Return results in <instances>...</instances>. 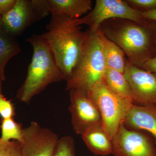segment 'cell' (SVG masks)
Returning a JSON list of instances; mask_svg holds the SVG:
<instances>
[{"instance_id": "cell-10", "label": "cell", "mask_w": 156, "mask_h": 156, "mask_svg": "<svg viewBox=\"0 0 156 156\" xmlns=\"http://www.w3.org/2000/svg\"><path fill=\"white\" fill-rule=\"evenodd\" d=\"M70 91L72 124L76 133L82 135L90 127L101 123L97 107L88 95L72 90Z\"/></svg>"}, {"instance_id": "cell-11", "label": "cell", "mask_w": 156, "mask_h": 156, "mask_svg": "<svg viewBox=\"0 0 156 156\" xmlns=\"http://www.w3.org/2000/svg\"><path fill=\"white\" fill-rule=\"evenodd\" d=\"M41 19L32 0H17L14 8L2 16L3 30L14 37Z\"/></svg>"}, {"instance_id": "cell-8", "label": "cell", "mask_w": 156, "mask_h": 156, "mask_svg": "<svg viewBox=\"0 0 156 156\" xmlns=\"http://www.w3.org/2000/svg\"><path fill=\"white\" fill-rule=\"evenodd\" d=\"M59 139L50 129L32 122L23 129L21 156H52Z\"/></svg>"}, {"instance_id": "cell-29", "label": "cell", "mask_w": 156, "mask_h": 156, "mask_svg": "<svg viewBox=\"0 0 156 156\" xmlns=\"http://www.w3.org/2000/svg\"><path fill=\"white\" fill-rule=\"evenodd\" d=\"M52 156H57V154L56 153V151H55V154H54Z\"/></svg>"}, {"instance_id": "cell-9", "label": "cell", "mask_w": 156, "mask_h": 156, "mask_svg": "<svg viewBox=\"0 0 156 156\" xmlns=\"http://www.w3.org/2000/svg\"><path fill=\"white\" fill-rule=\"evenodd\" d=\"M124 75L131 87L134 105H156V74L135 66L126 60Z\"/></svg>"}, {"instance_id": "cell-20", "label": "cell", "mask_w": 156, "mask_h": 156, "mask_svg": "<svg viewBox=\"0 0 156 156\" xmlns=\"http://www.w3.org/2000/svg\"><path fill=\"white\" fill-rule=\"evenodd\" d=\"M0 156H21V143L0 138Z\"/></svg>"}, {"instance_id": "cell-23", "label": "cell", "mask_w": 156, "mask_h": 156, "mask_svg": "<svg viewBox=\"0 0 156 156\" xmlns=\"http://www.w3.org/2000/svg\"><path fill=\"white\" fill-rule=\"evenodd\" d=\"M17 0H0V14L2 16L14 8Z\"/></svg>"}, {"instance_id": "cell-27", "label": "cell", "mask_w": 156, "mask_h": 156, "mask_svg": "<svg viewBox=\"0 0 156 156\" xmlns=\"http://www.w3.org/2000/svg\"><path fill=\"white\" fill-rule=\"evenodd\" d=\"M3 30L2 21V15L0 14V30Z\"/></svg>"}, {"instance_id": "cell-5", "label": "cell", "mask_w": 156, "mask_h": 156, "mask_svg": "<svg viewBox=\"0 0 156 156\" xmlns=\"http://www.w3.org/2000/svg\"><path fill=\"white\" fill-rule=\"evenodd\" d=\"M87 95L97 107L103 128L112 140L134 104L125 102L113 94L103 80L95 84Z\"/></svg>"}, {"instance_id": "cell-25", "label": "cell", "mask_w": 156, "mask_h": 156, "mask_svg": "<svg viewBox=\"0 0 156 156\" xmlns=\"http://www.w3.org/2000/svg\"><path fill=\"white\" fill-rule=\"evenodd\" d=\"M141 14L147 20L156 22V8L150 11L141 12Z\"/></svg>"}, {"instance_id": "cell-14", "label": "cell", "mask_w": 156, "mask_h": 156, "mask_svg": "<svg viewBox=\"0 0 156 156\" xmlns=\"http://www.w3.org/2000/svg\"><path fill=\"white\" fill-rule=\"evenodd\" d=\"M82 137L88 149L95 155L105 156L112 154V140L102 123L89 128L82 134Z\"/></svg>"}, {"instance_id": "cell-22", "label": "cell", "mask_w": 156, "mask_h": 156, "mask_svg": "<svg viewBox=\"0 0 156 156\" xmlns=\"http://www.w3.org/2000/svg\"><path fill=\"white\" fill-rule=\"evenodd\" d=\"M128 5L137 11H150L156 9V0H127Z\"/></svg>"}, {"instance_id": "cell-3", "label": "cell", "mask_w": 156, "mask_h": 156, "mask_svg": "<svg viewBox=\"0 0 156 156\" xmlns=\"http://www.w3.org/2000/svg\"><path fill=\"white\" fill-rule=\"evenodd\" d=\"M26 41L31 45L33 54L25 80L18 89L16 97L29 104L48 85L65 80L49 46L40 35L34 34Z\"/></svg>"}, {"instance_id": "cell-19", "label": "cell", "mask_w": 156, "mask_h": 156, "mask_svg": "<svg viewBox=\"0 0 156 156\" xmlns=\"http://www.w3.org/2000/svg\"><path fill=\"white\" fill-rule=\"evenodd\" d=\"M56 153L58 156H75L74 142L73 137L66 136L59 138Z\"/></svg>"}, {"instance_id": "cell-24", "label": "cell", "mask_w": 156, "mask_h": 156, "mask_svg": "<svg viewBox=\"0 0 156 156\" xmlns=\"http://www.w3.org/2000/svg\"><path fill=\"white\" fill-rule=\"evenodd\" d=\"M141 68L156 74V55L146 61Z\"/></svg>"}, {"instance_id": "cell-17", "label": "cell", "mask_w": 156, "mask_h": 156, "mask_svg": "<svg viewBox=\"0 0 156 156\" xmlns=\"http://www.w3.org/2000/svg\"><path fill=\"white\" fill-rule=\"evenodd\" d=\"M21 51L20 46L14 37L0 30V73L4 76L5 69L9 60Z\"/></svg>"}, {"instance_id": "cell-18", "label": "cell", "mask_w": 156, "mask_h": 156, "mask_svg": "<svg viewBox=\"0 0 156 156\" xmlns=\"http://www.w3.org/2000/svg\"><path fill=\"white\" fill-rule=\"evenodd\" d=\"M1 139L5 141L14 140L22 142L23 129L21 125L14 121L13 118L2 120L1 126Z\"/></svg>"}, {"instance_id": "cell-28", "label": "cell", "mask_w": 156, "mask_h": 156, "mask_svg": "<svg viewBox=\"0 0 156 156\" xmlns=\"http://www.w3.org/2000/svg\"><path fill=\"white\" fill-rule=\"evenodd\" d=\"M154 44H155V49H156V34H155V36Z\"/></svg>"}, {"instance_id": "cell-12", "label": "cell", "mask_w": 156, "mask_h": 156, "mask_svg": "<svg viewBox=\"0 0 156 156\" xmlns=\"http://www.w3.org/2000/svg\"><path fill=\"white\" fill-rule=\"evenodd\" d=\"M123 124L130 129L146 131L153 136L156 143V105H133L127 113Z\"/></svg>"}, {"instance_id": "cell-26", "label": "cell", "mask_w": 156, "mask_h": 156, "mask_svg": "<svg viewBox=\"0 0 156 156\" xmlns=\"http://www.w3.org/2000/svg\"><path fill=\"white\" fill-rule=\"evenodd\" d=\"M5 80V76H3L0 73V95H2V82Z\"/></svg>"}, {"instance_id": "cell-2", "label": "cell", "mask_w": 156, "mask_h": 156, "mask_svg": "<svg viewBox=\"0 0 156 156\" xmlns=\"http://www.w3.org/2000/svg\"><path fill=\"white\" fill-rule=\"evenodd\" d=\"M47 31L40 36L53 53L66 81L72 75L86 46L89 30L84 31L75 19L51 15Z\"/></svg>"}, {"instance_id": "cell-1", "label": "cell", "mask_w": 156, "mask_h": 156, "mask_svg": "<svg viewBox=\"0 0 156 156\" xmlns=\"http://www.w3.org/2000/svg\"><path fill=\"white\" fill-rule=\"evenodd\" d=\"M99 29L123 50L128 61L135 66L141 68L146 61L156 55L155 22L140 23L113 18L102 23Z\"/></svg>"}, {"instance_id": "cell-4", "label": "cell", "mask_w": 156, "mask_h": 156, "mask_svg": "<svg viewBox=\"0 0 156 156\" xmlns=\"http://www.w3.org/2000/svg\"><path fill=\"white\" fill-rule=\"evenodd\" d=\"M106 69L99 29L94 33L89 31L81 58L72 75L66 81V90L87 95L95 84L103 80Z\"/></svg>"}, {"instance_id": "cell-7", "label": "cell", "mask_w": 156, "mask_h": 156, "mask_svg": "<svg viewBox=\"0 0 156 156\" xmlns=\"http://www.w3.org/2000/svg\"><path fill=\"white\" fill-rule=\"evenodd\" d=\"M115 156H156L155 140L144 131L129 129L122 124L112 139Z\"/></svg>"}, {"instance_id": "cell-16", "label": "cell", "mask_w": 156, "mask_h": 156, "mask_svg": "<svg viewBox=\"0 0 156 156\" xmlns=\"http://www.w3.org/2000/svg\"><path fill=\"white\" fill-rule=\"evenodd\" d=\"M99 33L107 68L115 70L124 74L127 60L125 53L115 43L107 38L99 29Z\"/></svg>"}, {"instance_id": "cell-21", "label": "cell", "mask_w": 156, "mask_h": 156, "mask_svg": "<svg viewBox=\"0 0 156 156\" xmlns=\"http://www.w3.org/2000/svg\"><path fill=\"white\" fill-rule=\"evenodd\" d=\"M15 115L14 105L2 95H0V116L2 120L13 118Z\"/></svg>"}, {"instance_id": "cell-6", "label": "cell", "mask_w": 156, "mask_h": 156, "mask_svg": "<svg viewBox=\"0 0 156 156\" xmlns=\"http://www.w3.org/2000/svg\"><path fill=\"white\" fill-rule=\"evenodd\" d=\"M113 18L133 20L140 23L149 20L143 17L141 12L133 9L122 0H96L92 11L84 17L75 19L77 25H87L89 31L95 32L102 23Z\"/></svg>"}, {"instance_id": "cell-13", "label": "cell", "mask_w": 156, "mask_h": 156, "mask_svg": "<svg viewBox=\"0 0 156 156\" xmlns=\"http://www.w3.org/2000/svg\"><path fill=\"white\" fill-rule=\"evenodd\" d=\"M50 14L63 18L77 19L92 11L91 0H48Z\"/></svg>"}, {"instance_id": "cell-15", "label": "cell", "mask_w": 156, "mask_h": 156, "mask_svg": "<svg viewBox=\"0 0 156 156\" xmlns=\"http://www.w3.org/2000/svg\"><path fill=\"white\" fill-rule=\"evenodd\" d=\"M103 80L108 88L116 96L125 102L134 104L131 87L123 74L107 68Z\"/></svg>"}]
</instances>
